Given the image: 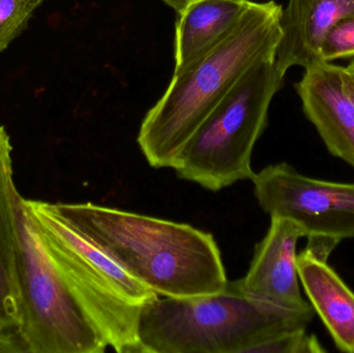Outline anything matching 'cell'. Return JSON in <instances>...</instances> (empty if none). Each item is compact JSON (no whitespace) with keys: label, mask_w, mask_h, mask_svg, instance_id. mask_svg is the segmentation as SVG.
Segmentation results:
<instances>
[{"label":"cell","mask_w":354,"mask_h":353,"mask_svg":"<svg viewBox=\"0 0 354 353\" xmlns=\"http://www.w3.org/2000/svg\"><path fill=\"white\" fill-rule=\"evenodd\" d=\"M51 207L73 229L158 296H206L222 292L228 283L218 245L207 232L91 202Z\"/></svg>","instance_id":"obj_1"},{"label":"cell","mask_w":354,"mask_h":353,"mask_svg":"<svg viewBox=\"0 0 354 353\" xmlns=\"http://www.w3.org/2000/svg\"><path fill=\"white\" fill-rule=\"evenodd\" d=\"M282 12L274 1L252 2L223 41L174 74L137 138L151 167L174 169L185 143L237 81L255 64L276 58Z\"/></svg>","instance_id":"obj_2"},{"label":"cell","mask_w":354,"mask_h":353,"mask_svg":"<svg viewBox=\"0 0 354 353\" xmlns=\"http://www.w3.org/2000/svg\"><path fill=\"white\" fill-rule=\"evenodd\" d=\"M45 0H0V53L27 27Z\"/></svg>","instance_id":"obj_13"},{"label":"cell","mask_w":354,"mask_h":353,"mask_svg":"<svg viewBox=\"0 0 354 353\" xmlns=\"http://www.w3.org/2000/svg\"><path fill=\"white\" fill-rule=\"evenodd\" d=\"M313 307L284 308L248 296L239 280L216 294L157 298L143 305L141 353H247L277 334L307 329Z\"/></svg>","instance_id":"obj_3"},{"label":"cell","mask_w":354,"mask_h":353,"mask_svg":"<svg viewBox=\"0 0 354 353\" xmlns=\"http://www.w3.org/2000/svg\"><path fill=\"white\" fill-rule=\"evenodd\" d=\"M305 238L295 222L272 217L263 240L256 245L247 275L239 279L250 298L284 308L311 306L301 296L297 271V242Z\"/></svg>","instance_id":"obj_8"},{"label":"cell","mask_w":354,"mask_h":353,"mask_svg":"<svg viewBox=\"0 0 354 353\" xmlns=\"http://www.w3.org/2000/svg\"><path fill=\"white\" fill-rule=\"evenodd\" d=\"M12 143L0 126V350L18 325L16 263L18 228Z\"/></svg>","instance_id":"obj_11"},{"label":"cell","mask_w":354,"mask_h":353,"mask_svg":"<svg viewBox=\"0 0 354 353\" xmlns=\"http://www.w3.org/2000/svg\"><path fill=\"white\" fill-rule=\"evenodd\" d=\"M354 16V0H288L281 16L282 39L276 62L286 74L292 66L320 61V46L339 21Z\"/></svg>","instance_id":"obj_9"},{"label":"cell","mask_w":354,"mask_h":353,"mask_svg":"<svg viewBox=\"0 0 354 353\" xmlns=\"http://www.w3.org/2000/svg\"><path fill=\"white\" fill-rule=\"evenodd\" d=\"M18 325L0 352L102 353L108 347L19 193Z\"/></svg>","instance_id":"obj_4"},{"label":"cell","mask_w":354,"mask_h":353,"mask_svg":"<svg viewBox=\"0 0 354 353\" xmlns=\"http://www.w3.org/2000/svg\"><path fill=\"white\" fill-rule=\"evenodd\" d=\"M251 0H191L180 10L176 25L174 74L185 70L236 26Z\"/></svg>","instance_id":"obj_10"},{"label":"cell","mask_w":354,"mask_h":353,"mask_svg":"<svg viewBox=\"0 0 354 353\" xmlns=\"http://www.w3.org/2000/svg\"><path fill=\"white\" fill-rule=\"evenodd\" d=\"M297 91L326 149L354 168V90L345 66L324 61L308 66Z\"/></svg>","instance_id":"obj_7"},{"label":"cell","mask_w":354,"mask_h":353,"mask_svg":"<svg viewBox=\"0 0 354 353\" xmlns=\"http://www.w3.org/2000/svg\"><path fill=\"white\" fill-rule=\"evenodd\" d=\"M251 180L262 209L295 222L305 238H354V182L309 178L286 163L268 166Z\"/></svg>","instance_id":"obj_6"},{"label":"cell","mask_w":354,"mask_h":353,"mask_svg":"<svg viewBox=\"0 0 354 353\" xmlns=\"http://www.w3.org/2000/svg\"><path fill=\"white\" fill-rule=\"evenodd\" d=\"M322 347L317 338L307 333V329L290 330L268 338L252 346L247 353H320Z\"/></svg>","instance_id":"obj_14"},{"label":"cell","mask_w":354,"mask_h":353,"mask_svg":"<svg viewBox=\"0 0 354 353\" xmlns=\"http://www.w3.org/2000/svg\"><path fill=\"white\" fill-rule=\"evenodd\" d=\"M164 1L171 6L172 8H176V12H178L191 0H164Z\"/></svg>","instance_id":"obj_16"},{"label":"cell","mask_w":354,"mask_h":353,"mask_svg":"<svg viewBox=\"0 0 354 353\" xmlns=\"http://www.w3.org/2000/svg\"><path fill=\"white\" fill-rule=\"evenodd\" d=\"M285 75L276 58L252 66L185 143L177 175L212 192L252 180V153Z\"/></svg>","instance_id":"obj_5"},{"label":"cell","mask_w":354,"mask_h":353,"mask_svg":"<svg viewBox=\"0 0 354 353\" xmlns=\"http://www.w3.org/2000/svg\"><path fill=\"white\" fill-rule=\"evenodd\" d=\"M354 57V16L339 21L326 33L320 46V61Z\"/></svg>","instance_id":"obj_15"},{"label":"cell","mask_w":354,"mask_h":353,"mask_svg":"<svg viewBox=\"0 0 354 353\" xmlns=\"http://www.w3.org/2000/svg\"><path fill=\"white\" fill-rule=\"evenodd\" d=\"M297 271L314 311L330 332L335 344L354 353V294L328 265L303 251L297 255Z\"/></svg>","instance_id":"obj_12"},{"label":"cell","mask_w":354,"mask_h":353,"mask_svg":"<svg viewBox=\"0 0 354 353\" xmlns=\"http://www.w3.org/2000/svg\"><path fill=\"white\" fill-rule=\"evenodd\" d=\"M346 68L347 74H348L349 79H351V85L354 90V59L349 62L348 66H345Z\"/></svg>","instance_id":"obj_17"}]
</instances>
